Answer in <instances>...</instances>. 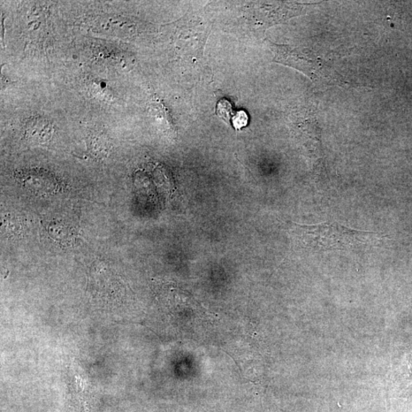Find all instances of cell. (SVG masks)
<instances>
[{
  "label": "cell",
  "instance_id": "6da1fadb",
  "mask_svg": "<svg viewBox=\"0 0 412 412\" xmlns=\"http://www.w3.org/2000/svg\"><path fill=\"white\" fill-rule=\"evenodd\" d=\"M292 234L304 248L315 251L350 250L357 246H378L384 234L357 231L338 223L315 225L293 223Z\"/></svg>",
  "mask_w": 412,
  "mask_h": 412
},
{
  "label": "cell",
  "instance_id": "7a4b0ae2",
  "mask_svg": "<svg viewBox=\"0 0 412 412\" xmlns=\"http://www.w3.org/2000/svg\"><path fill=\"white\" fill-rule=\"evenodd\" d=\"M279 55L289 64L300 69L318 83L330 86H349L350 83L334 70L323 58L311 51H289L279 49Z\"/></svg>",
  "mask_w": 412,
  "mask_h": 412
},
{
  "label": "cell",
  "instance_id": "3957f363",
  "mask_svg": "<svg viewBox=\"0 0 412 412\" xmlns=\"http://www.w3.org/2000/svg\"><path fill=\"white\" fill-rule=\"evenodd\" d=\"M27 133L38 141H47L51 135V127L49 122L42 119H34L29 122Z\"/></svg>",
  "mask_w": 412,
  "mask_h": 412
},
{
  "label": "cell",
  "instance_id": "277c9868",
  "mask_svg": "<svg viewBox=\"0 0 412 412\" xmlns=\"http://www.w3.org/2000/svg\"><path fill=\"white\" fill-rule=\"evenodd\" d=\"M235 112L231 102L228 99L223 98L217 104V114L219 118L223 119L227 123L230 124Z\"/></svg>",
  "mask_w": 412,
  "mask_h": 412
},
{
  "label": "cell",
  "instance_id": "5b68a950",
  "mask_svg": "<svg viewBox=\"0 0 412 412\" xmlns=\"http://www.w3.org/2000/svg\"><path fill=\"white\" fill-rule=\"evenodd\" d=\"M231 122L235 130L240 131V130L243 128H246L248 125V114L243 110L237 111L235 112Z\"/></svg>",
  "mask_w": 412,
  "mask_h": 412
}]
</instances>
